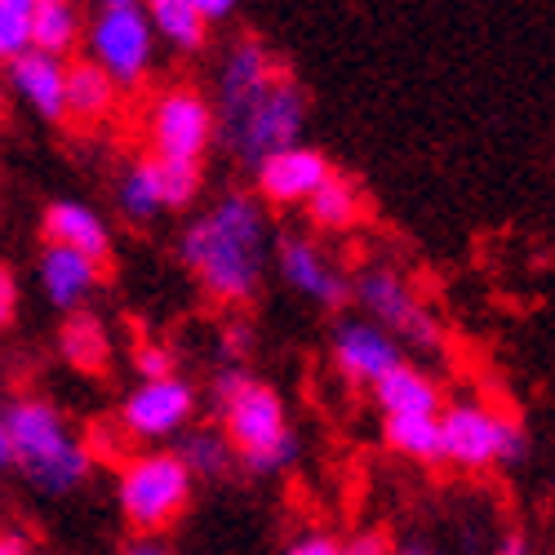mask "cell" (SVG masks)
I'll list each match as a JSON object with an SVG mask.
<instances>
[{
  "mask_svg": "<svg viewBox=\"0 0 555 555\" xmlns=\"http://www.w3.org/2000/svg\"><path fill=\"white\" fill-rule=\"evenodd\" d=\"M178 258L209 298L227 307L249 302L271 258V222L262 201L249 192H227L218 205H209L182 227Z\"/></svg>",
  "mask_w": 555,
  "mask_h": 555,
  "instance_id": "6da1fadb",
  "label": "cell"
},
{
  "mask_svg": "<svg viewBox=\"0 0 555 555\" xmlns=\"http://www.w3.org/2000/svg\"><path fill=\"white\" fill-rule=\"evenodd\" d=\"M214 396V418L222 423V431L236 444L245 472L254 476H275L298 462L302 444L289 427V413H285V400L275 387L258 383L249 369H222L209 387Z\"/></svg>",
  "mask_w": 555,
  "mask_h": 555,
  "instance_id": "7a4b0ae2",
  "label": "cell"
},
{
  "mask_svg": "<svg viewBox=\"0 0 555 555\" xmlns=\"http://www.w3.org/2000/svg\"><path fill=\"white\" fill-rule=\"evenodd\" d=\"M10 440H14V467L23 480L50 498L80 489L94 472V453L72 431L67 413L40 396H23L5 409Z\"/></svg>",
  "mask_w": 555,
  "mask_h": 555,
  "instance_id": "3957f363",
  "label": "cell"
},
{
  "mask_svg": "<svg viewBox=\"0 0 555 555\" xmlns=\"http://www.w3.org/2000/svg\"><path fill=\"white\" fill-rule=\"evenodd\" d=\"M302 129H307V94L289 72H281L267 89H258L249 103L218 112V138L249 169H258L275 152L302 147Z\"/></svg>",
  "mask_w": 555,
  "mask_h": 555,
  "instance_id": "277c9868",
  "label": "cell"
},
{
  "mask_svg": "<svg viewBox=\"0 0 555 555\" xmlns=\"http://www.w3.org/2000/svg\"><path fill=\"white\" fill-rule=\"evenodd\" d=\"M192 485H196V476L188 472V462L173 449L133 453L120 462L116 502H120L125 520L152 538V533L169 529L192 506Z\"/></svg>",
  "mask_w": 555,
  "mask_h": 555,
  "instance_id": "5b68a950",
  "label": "cell"
},
{
  "mask_svg": "<svg viewBox=\"0 0 555 555\" xmlns=\"http://www.w3.org/2000/svg\"><path fill=\"white\" fill-rule=\"evenodd\" d=\"M85 59L99 63L120 89L143 85L156 54V27L143 0H103L85 23Z\"/></svg>",
  "mask_w": 555,
  "mask_h": 555,
  "instance_id": "8992f818",
  "label": "cell"
},
{
  "mask_svg": "<svg viewBox=\"0 0 555 555\" xmlns=\"http://www.w3.org/2000/svg\"><path fill=\"white\" fill-rule=\"evenodd\" d=\"M351 298L369 311L378 330H387L396 343L418 347V351H440L444 347V325L440 315L409 289V281L391 267H369L356 275Z\"/></svg>",
  "mask_w": 555,
  "mask_h": 555,
  "instance_id": "52a82bcc",
  "label": "cell"
},
{
  "mask_svg": "<svg viewBox=\"0 0 555 555\" xmlns=\"http://www.w3.org/2000/svg\"><path fill=\"white\" fill-rule=\"evenodd\" d=\"M218 138V103L196 85H173L147 107V147L160 160H205Z\"/></svg>",
  "mask_w": 555,
  "mask_h": 555,
  "instance_id": "ba28073f",
  "label": "cell"
},
{
  "mask_svg": "<svg viewBox=\"0 0 555 555\" xmlns=\"http://www.w3.org/2000/svg\"><path fill=\"white\" fill-rule=\"evenodd\" d=\"M201 391L188 378H165V383H138L125 400L116 423L129 431V440H147L160 444L178 431H188V423L196 418Z\"/></svg>",
  "mask_w": 555,
  "mask_h": 555,
  "instance_id": "9c48e42d",
  "label": "cell"
},
{
  "mask_svg": "<svg viewBox=\"0 0 555 555\" xmlns=\"http://www.w3.org/2000/svg\"><path fill=\"white\" fill-rule=\"evenodd\" d=\"M512 413H498L480 400H453L440 413V436H444V462L462 472H485L502 462V440Z\"/></svg>",
  "mask_w": 555,
  "mask_h": 555,
  "instance_id": "30bf717a",
  "label": "cell"
},
{
  "mask_svg": "<svg viewBox=\"0 0 555 555\" xmlns=\"http://www.w3.org/2000/svg\"><path fill=\"white\" fill-rule=\"evenodd\" d=\"M334 178V165L315 147H289L275 152L254 169V196L267 205H307L325 182Z\"/></svg>",
  "mask_w": 555,
  "mask_h": 555,
  "instance_id": "8fae6325",
  "label": "cell"
},
{
  "mask_svg": "<svg viewBox=\"0 0 555 555\" xmlns=\"http://www.w3.org/2000/svg\"><path fill=\"white\" fill-rule=\"evenodd\" d=\"M334 364L347 383H360V387H378L387 374L404 364V351L400 343L378 330L374 320H343L334 330Z\"/></svg>",
  "mask_w": 555,
  "mask_h": 555,
  "instance_id": "7c38bea8",
  "label": "cell"
},
{
  "mask_svg": "<svg viewBox=\"0 0 555 555\" xmlns=\"http://www.w3.org/2000/svg\"><path fill=\"white\" fill-rule=\"evenodd\" d=\"M275 271L285 275L289 289H298L302 298H311L315 307H325V311H338L351 298L347 275L302 236H281L275 241Z\"/></svg>",
  "mask_w": 555,
  "mask_h": 555,
  "instance_id": "4fadbf2b",
  "label": "cell"
},
{
  "mask_svg": "<svg viewBox=\"0 0 555 555\" xmlns=\"http://www.w3.org/2000/svg\"><path fill=\"white\" fill-rule=\"evenodd\" d=\"M5 80L40 120H67V63L63 59L27 50L10 63Z\"/></svg>",
  "mask_w": 555,
  "mask_h": 555,
  "instance_id": "5bb4252c",
  "label": "cell"
},
{
  "mask_svg": "<svg viewBox=\"0 0 555 555\" xmlns=\"http://www.w3.org/2000/svg\"><path fill=\"white\" fill-rule=\"evenodd\" d=\"M40 236L44 245H63V249H76L85 258H94L107 267L112 258V227L99 209H89L80 201H54L40 218Z\"/></svg>",
  "mask_w": 555,
  "mask_h": 555,
  "instance_id": "9a60e30c",
  "label": "cell"
},
{
  "mask_svg": "<svg viewBox=\"0 0 555 555\" xmlns=\"http://www.w3.org/2000/svg\"><path fill=\"white\" fill-rule=\"evenodd\" d=\"M36 275H40V294L50 298L59 311H72L80 302H89V294L99 289L103 281V262L85 258L76 249H63V245H44L40 262H36Z\"/></svg>",
  "mask_w": 555,
  "mask_h": 555,
  "instance_id": "2e32d148",
  "label": "cell"
},
{
  "mask_svg": "<svg viewBox=\"0 0 555 555\" xmlns=\"http://www.w3.org/2000/svg\"><path fill=\"white\" fill-rule=\"evenodd\" d=\"M281 72H285V67L275 63V54L267 50L262 40H254V36L236 40V44L227 50L222 67H218V112H231V107L249 103L258 89H267Z\"/></svg>",
  "mask_w": 555,
  "mask_h": 555,
  "instance_id": "e0dca14e",
  "label": "cell"
},
{
  "mask_svg": "<svg viewBox=\"0 0 555 555\" xmlns=\"http://www.w3.org/2000/svg\"><path fill=\"white\" fill-rule=\"evenodd\" d=\"M374 400L383 409V418H440L444 413L440 383L423 374V369H413L409 360L374 387Z\"/></svg>",
  "mask_w": 555,
  "mask_h": 555,
  "instance_id": "ac0fdd59",
  "label": "cell"
},
{
  "mask_svg": "<svg viewBox=\"0 0 555 555\" xmlns=\"http://www.w3.org/2000/svg\"><path fill=\"white\" fill-rule=\"evenodd\" d=\"M116 103H120V85L99 63H89V59L67 63V116L72 120H85V125L107 120Z\"/></svg>",
  "mask_w": 555,
  "mask_h": 555,
  "instance_id": "d6986e66",
  "label": "cell"
},
{
  "mask_svg": "<svg viewBox=\"0 0 555 555\" xmlns=\"http://www.w3.org/2000/svg\"><path fill=\"white\" fill-rule=\"evenodd\" d=\"M85 40V14L72 0H36V18H31V50L50 54V59H72Z\"/></svg>",
  "mask_w": 555,
  "mask_h": 555,
  "instance_id": "ffe728a7",
  "label": "cell"
},
{
  "mask_svg": "<svg viewBox=\"0 0 555 555\" xmlns=\"http://www.w3.org/2000/svg\"><path fill=\"white\" fill-rule=\"evenodd\" d=\"M59 351L76 374H103L112 364V334L94 311H76L67 315V325L59 334Z\"/></svg>",
  "mask_w": 555,
  "mask_h": 555,
  "instance_id": "44dd1931",
  "label": "cell"
},
{
  "mask_svg": "<svg viewBox=\"0 0 555 555\" xmlns=\"http://www.w3.org/2000/svg\"><path fill=\"white\" fill-rule=\"evenodd\" d=\"M116 205H120V214H125L129 222H152V218L165 209L160 165H156L152 152H147V156H138V160L120 173V182H116Z\"/></svg>",
  "mask_w": 555,
  "mask_h": 555,
  "instance_id": "7402d4cb",
  "label": "cell"
},
{
  "mask_svg": "<svg viewBox=\"0 0 555 555\" xmlns=\"http://www.w3.org/2000/svg\"><path fill=\"white\" fill-rule=\"evenodd\" d=\"M147 14H152L156 36H160L165 44H173V50H182V54L205 50V40H209V23L201 18L196 0H152Z\"/></svg>",
  "mask_w": 555,
  "mask_h": 555,
  "instance_id": "603a6c76",
  "label": "cell"
},
{
  "mask_svg": "<svg viewBox=\"0 0 555 555\" xmlns=\"http://www.w3.org/2000/svg\"><path fill=\"white\" fill-rule=\"evenodd\" d=\"M307 218L320 227V231H347V227H356L360 222V214H364V196H360V188L351 178H343V173H334L325 188H320L307 205Z\"/></svg>",
  "mask_w": 555,
  "mask_h": 555,
  "instance_id": "cb8c5ba5",
  "label": "cell"
},
{
  "mask_svg": "<svg viewBox=\"0 0 555 555\" xmlns=\"http://www.w3.org/2000/svg\"><path fill=\"white\" fill-rule=\"evenodd\" d=\"M383 436L409 462H423V467H440L444 462L440 418H383Z\"/></svg>",
  "mask_w": 555,
  "mask_h": 555,
  "instance_id": "d4e9b609",
  "label": "cell"
},
{
  "mask_svg": "<svg viewBox=\"0 0 555 555\" xmlns=\"http://www.w3.org/2000/svg\"><path fill=\"white\" fill-rule=\"evenodd\" d=\"M173 453L188 462V472L201 476V480H218V476H227V467L241 457L236 444H231V436H227L222 427H196V431H188Z\"/></svg>",
  "mask_w": 555,
  "mask_h": 555,
  "instance_id": "484cf974",
  "label": "cell"
},
{
  "mask_svg": "<svg viewBox=\"0 0 555 555\" xmlns=\"http://www.w3.org/2000/svg\"><path fill=\"white\" fill-rule=\"evenodd\" d=\"M36 0H0V63H14L31 50Z\"/></svg>",
  "mask_w": 555,
  "mask_h": 555,
  "instance_id": "4316f807",
  "label": "cell"
},
{
  "mask_svg": "<svg viewBox=\"0 0 555 555\" xmlns=\"http://www.w3.org/2000/svg\"><path fill=\"white\" fill-rule=\"evenodd\" d=\"M160 192H165V209H188L201 201V188H205V169L196 160H160Z\"/></svg>",
  "mask_w": 555,
  "mask_h": 555,
  "instance_id": "83f0119b",
  "label": "cell"
},
{
  "mask_svg": "<svg viewBox=\"0 0 555 555\" xmlns=\"http://www.w3.org/2000/svg\"><path fill=\"white\" fill-rule=\"evenodd\" d=\"M133 364L143 383H165V378H178V364H173V351L165 343H143L133 351Z\"/></svg>",
  "mask_w": 555,
  "mask_h": 555,
  "instance_id": "f1b7e54d",
  "label": "cell"
},
{
  "mask_svg": "<svg viewBox=\"0 0 555 555\" xmlns=\"http://www.w3.org/2000/svg\"><path fill=\"white\" fill-rule=\"evenodd\" d=\"M18 302H23V289H18V275L0 262V330L14 325V315H18Z\"/></svg>",
  "mask_w": 555,
  "mask_h": 555,
  "instance_id": "f546056e",
  "label": "cell"
},
{
  "mask_svg": "<svg viewBox=\"0 0 555 555\" xmlns=\"http://www.w3.org/2000/svg\"><path fill=\"white\" fill-rule=\"evenodd\" d=\"M343 555H396V542L383 533V529H369V533H356L343 542Z\"/></svg>",
  "mask_w": 555,
  "mask_h": 555,
  "instance_id": "4dcf8cb0",
  "label": "cell"
},
{
  "mask_svg": "<svg viewBox=\"0 0 555 555\" xmlns=\"http://www.w3.org/2000/svg\"><path fill=\"white\" fill-rule=\"evenodd\" d=\"M249 347H254V325H249V320L245 315L227 320V325H222V351L227 356H245Z\"/></svg>",
  "mask_w": 555,
  "mask_h": 555,
  "instance_id": "1f68e13d",
  "label": "cell"
},
{
  "mask_svg": "<svg viewBox=\"0 0 555 555\" xmlns=\"http://www.w3.org/2000/svg\"><path fill=\"white\" fill-rule=\"evenodd\" d=\"M285 555H343V542L330 533H302L298 542H289Z\"/></svg>",
  "mask_w": 555,
  "mask_h": 555,
  "instance_id": "d6a6232c",
  "label": "cell"
},
{
  "mask_svg": "<svg viewBox=\"0 0 555 555\" xmlns=\"http://www.w3.org/2000/svg\"><path fill=\"white\" fill-rule=\"evenodd\" d=\"M529 453V431L520 427V418L512 413V423H506V440H502V462H520Z\"/></svg>",
  "mask_w": 555,
  "mask_h": 555,
  "instance_id": "836d02e7",
  "label": "cell"
},
{
  "mask_svg": "<svg viewBox=\"0 0 555 555\" xmlns=\"http://www.w3.org/2000/svg\"><path fill=\"white\" fill-rule=\"evenodd\" d=\"M196 10H201V18L214 27V23L236 18V0H196Z\"/></svg>",
  "mask_w": 555,
  "mask_h": 555,
  "instance_id": "e575fe53",
  "label": "cell"
},
{
  "mask_svg": "<svg viewBox=\"0 0 555 555\" xmlns=\"http://www.w3.org/2000/svg\"><path fill=\"white\" fill-rule=\"evenodd\" d=\"M120 555H169V546H165L160 538H138V542H129Z\"/></svg>",
  "mask_w": 555,
  "mask_h": 555,
  "instance_id": "d590c367",
  "label": "cell"
},
{
  "mask_svg": "<svg viewBox=\"0 0 555 555\" xmlns=\"http://www.w3.org/2000/svg\"><path fill=\"white\" fill-rule=\"evenodd\" d=\"M14 467V440H10V423H5V409H0V472Z\"/></svg>",
  "mask_w": 555,
  "mask_h": 555,
  "instance_id": "8d00e7d4",
  "label": "cell"
},
{
  "mask_svg": "<svg viewBox=\"0 0 555 555\" xmlns=\"http://www.w3.org/2000/svg\"><path fill=\"white\" fill-rule=\"evenodd\" d=\"M493 555H533V546H529L520 533H512V538H502V542H498Z\"/></svg>",
  "mask_w": 555,
  "mask_h": 555,
  "instance_id": "74e56055",
  "label": "cell"
},
{
  "mask_svg": "<svg viewBox=\"0 0 555 555\" xmlns=\"http://www.w3.org/2000/svg\"><path fill=\"white\" fill-rule=\"evenodd\" d=\"M0 555H31V546L18 533H0Z\"/></svg>",
  "mask_w": 555,
  "mask_h": 555,
  "instance_id": "f35d334b",
  "label": "cell"
},
{
  "mask_svg": "<svg viewBox=\"0 0 555 555\" xmlns=\"http://www.w3.org/2000/svg\"><path fill=\"white\" fill-rule=\"evenodd\" d=\"M396 555H431V551L418 546V542H404V546H396Z\"/></svg>",
  "mask_w": 555,
  "mask_h": 555,
  "instance_id": "ab89813d",
  "label": "cell"
},
{
  "mask_svg": "<svg viewBox=\"0 0 555 555\" xmlns=\"http://www.w3.org/2000/svg\"><path fill=\"white\" fill-rule=\"evenodd\" d=\"M5 99H10V80L0 76V112H5Z\"/></svg>",
  "mask_w": 555,
  "mask_h": 555,
  "instance_id": "60d3db41",
  "label": "cell"
},
{
  "mask_svg": "<svg viewBox=\"0 0 555 555\" xmlns=\"http://www.w3.org/2000/svg\"><path fill=\"white\" fill-rule=\"evenodd\" d=\"M431 555H436V551H431Z\"/></svg>",
  "mask_w": 555,
  "mask_h": 555,
  "instance_id": "b9f144b4",
  "label": "cell"
}]
</instances>
